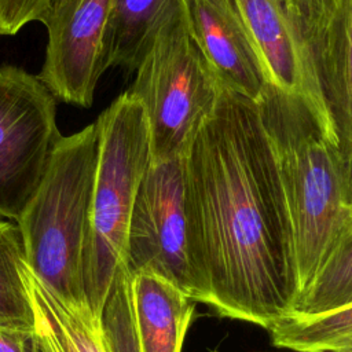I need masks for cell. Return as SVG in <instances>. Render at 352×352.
Instances as JSON below:
<instances>
[{
    "label": "cell",
    "instance_id": "1",
    "mask_svg": "<svg viewBox=\"0 0 352 352\" xmlns=\"http://www.w3.org/2000/svg\"><path fill=\"white\" fill-rule=\"evenodd\" d=\"M192 300L268 329L298 300L256 103L224 89L184 157Z\"/></svg>",
    "mask_w": 352,
    "mask_h": 352
},
{
    "label": "cell",
    "instance_id": "2",
    "mask_svg": "<svg viewBox=\"0 0 352 352\" xmlns=\"http://www.w3.org/2000/svg\"><path fill=\"white\" fill-rule=\"evenodd\" d=\"M256 109L300 298L352 230V164L301 98L268 84Z\"/></svg>",
    "mask_w": 352,
    "mask_h": 352
},
{
    "label": "cell",
    "instance_id": "3",
    "mask_svg": "<svg viewBox=\"0 0 352 352\" xmlns=\"http://www.w3.org/2000/svg\"><path fill=\"white\" fill-rule=\"evenodd\" d=\"M96 164L95 122L62 136L40 187L16 221L29 268L70 301H87L85 261Z\"/></svg>",
    "mask_w": 352,
    "mask_h": 352
},
{
    "label": "cell",
    "instance_id": "4",
    "mask_svg": "<svg viewBox=\"0 0 352 352\" xmlns=\"http://www.w3.org/2000/svg\"><path fill=\"white\" fill-rule=\"evenodd\" d=\"M98 164L91 202L85 261V298L102 316L117 270L126 263L131 214L140 182L151 164L144 110L128 91L95 121Z\"/></svg>",
    "mask_w": 352,
    "mask_h": 352
},
{
    "label": "cell",
    "instance_id": "5",
    "mask_svg": "<svg viewBox=\"0 0 352 352\" xmlns=\"http://www.w3.org/2000/svg\"><path fill=\"white\" fill-rule=\"evenodd\" d=\"M126 91L144 110L151 162L184 158L224 88L191 37L182 10L154 38Z\"/></svg>",
    "mask_w": 352,
    "mask_h": 352
},
{
    "label": "cell",
    "instance_id": "6",
    "mask_svg": "<svg viewBox=\"0 0 352 352\" xmlns=\"http://www.w3.org/2000/svg\"><path fill=\"white\" fill-rule=\"evenodd\" d=\"M62 136L55 98L40 80L0 65V217L19 220Z\"/></svg>",
    "mask_w": 352,
    "mask_h": 352
},
{
    "label": "cell",
    "instance_id": "7",
    "mask_svg": "<svg viewBox=\"0 0 352 352\" xmlns=\"http://www.w3.org/2000/svg\"><path fill=\"white\" fill-rule=\"evenodd\" d=\"M131 272L153 271L192 298L187 252L184 158L151 162L135 198L126 245Z\"/></svg>",
    "mask_w": 352,
    "mask_h": 352
},
{
    "label": "cell",
    "instance_id": "8",
    "mask_svg": "<svg viewBox=\"0 0 352 352\" xmlns=\"http://www.w3.org/2000/svg\"><path fill=\"white\" fill-rule=\"evenodd\" d=\"M111 0H50L40 18L48 41L36 76L58 100L88 109L104 66V34Z\"/></svg>",
    "mask_w": 352,
    "mask_h": 352
},
{
    "label": "cell",
    "instance_id": "9",
    "mask_svg": "<svg viewBox=\"0 0 352 352\" xmlns=\"http://www.w3.org/2000/svg\"><path fill=\"white\" fill-rule=\"evenodd\" d=\"M294 4L338 147L352 162V0Z\"/></svg>",
    "mask_w": 352,
    "mask_h": 352
},
{
    "label": "cell",
    "instance_id": "10",
    "mask_svg": "<svg viewBox=\"0 0 352 352\" xmlns=\"http://www.w3.org/2000/svg\"><path fill=\"white\" fill-rule=\"evenodd\" d=\"M270 85L301 98L334 135L293 0H234ZM336 136V135H334Z\"/></svg>",
    "mask_w": 352,
    "mask_h": 352
},
{
    "label": "cell",
    "instance_id": "11",
    "mask_svg": "<svg viewBox=\"0 0 352 352\" xmlns=\"http://www.w3.org/2000/svg\"><path fill=\"white\" fill-rule=\"evenodd\" d=\"M180 10L223 88L256 103L268 81L234 0H182Z\"/></svg>",
    "mask_w": 352,
    "mask_h": 352
},
{
    "label": "cell",
    "instance_id": "12",
    "mask_svg": "<svg viewBox=\"0 0 352 352\" xmlns=\"http://www.w3.org/2000/svg\"><path fill=\"white\" fill-rule=\"evenodd\" d=\"M25 286L33 312L36 352H110L102 316L87 301H70L48 287L23 264Z\"/></svg>",
    "mask_w": 352,
    "mask_h": 352
},
{
    "label": "cell",
    "instance_id": "13",
    "mask_svg": "<svg viewBox=\"0 0 352 352\" xmlns=\"http://www.w3.org/2000/svg\"><path fill=\"white\" fill-rule=\"evenodd\" d=\"M132 274V305L140 352H182L195 301L147 270Z\"/></svg>",
    "mask_w": 352,
    "mask_h": 352
},
{
    "label": "cell",
    "instance_id": "14",
    "mask_svg": "<svg viewBox=\"0 0 352 352\" xmlns=\"http://www.w3.org/2000/svg\"><path fill=\"white\" fill-rule=\"evenodd\" d=\"M182 0H111L106 34L104 66L132 73L158 33L180 14Z\"/></svg>",
    "mask_w": 352,
    "mask_h": 352
},
{
    "label": "cell",
    "instance_id": "15",
    "mask_svg": "<svg viewBox=\"0 0 352 352\" xmlns=\"http://www.w3.org/2000/svg\"><path fill=\"white\" fill-rule=\"evenodd\" d=\"M267 330L276 348L294 352H352V304L318 315L290 314Z\"/></svg>",
    "mask_w": 352,
    "mask_h": 352
},
{
    "label": "cell",
    "instance_id": "16",
    "mask_svg": "<svg viewBox=\"0 0 352 352\" xmlns=\"http://www.w3.org/2000/svg\"><path fill=\"white\" fill-rule=\"evenodd\" d=\"M23 248L16 223L0 217V326L33 333V312L23 278Z\"/></svg>",
    "mask_w": 352,
    "mask_h": 352
},
{
    "label": "cell",
    "instance_id": "17",
    "mask_svg": "<svg viewBox=\"0 0 352 352\" xmlns=\"http://www.w3.org/2000/svg\"><path fill=\"white\" fill-rule=\"evenodd\" d=\"M352 304V230L298 298L292 314L318 315Z\"/></svg>",
    "mask_w": 352,
    "mask_h": 352
},
{
    "label": "cell",
    "instance_id": "18",
    "mask_svg": "<svg viewBox=\"0 0 352 352\" xmlns=\"http://www.w3.org/2000/svg\"><path fill=\"white\" fill-rule=\"evenodd\" d=\"M132 274L124 263L116 272L102 312V323L110 352H140L133 305Z\"/></svg>",
    "mask_w": 352,
    "mask_h": 352
},
{
    "label": "cell",
    "instance_id": "19",
    "mask_svg": "<svg viewBox=\"0 0 352 352\" xmlns=\"http://www.w3.org/2000/svg\"><path fill=\"white\" fill-rule=\"evenodd\" d=\"M50 0H0V36H14L28 23L38 21Z\"/></svg>",
    "mask_w": 352,
    "mask_h": 352
},
{
    "label": "cell",
    "instance_id": "20",
    "mask_svg": "<svg viewBox=\"0 0 352 352\" xmlns=\"http://www.w3.org/2000/svg\"><path fill=\"white\" fill-rule=\"evenodd\" d=\"M0 352H36L33 333L0 326Z\"/></svg>",
    "mask_w": 352,
    "mask_h": 352
},
{
    "label": "cell",
    "instance_id": "21",
    "mask_svg": "<svg viewBox=\"0 0 352 352\" xmlns=\"http://www.w3.org/2000/svg\"><path fill=\"white\" fill-rule=\"evenodd\" d=\"M294 3H300V1H302V0H293Z\"/></svg>",
    "mask_w": 352,
    "mask_h": 352
},
{
    "label": "cell",
    "instance_id": "22",
    "mask_svg": "<svg viewBox=\"0 0 352 352\" xmlns=\"http://www.w3.org/2000/svg\"><path fill=\"white\" fill-rule=\"evenodd\" d=\"M351 164H352V162H351Z\"/></svg>",
    "mask_w": 352,
    "mask_h": 352
}]
</instances>
